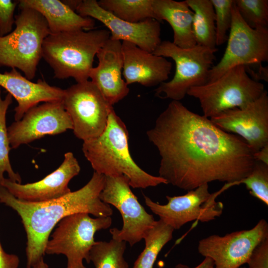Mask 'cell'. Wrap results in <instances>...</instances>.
<instances>
[{
	"label": "cell",
	"instance_id": "obj_6",
	"mask_svg": "<svg viewBox=\"0 0 268 268\" xmlns=\"http://www.w3.org/2000/svg\"><path fill=\"white\" fill-rule=\"evenodd\" d=\"M217 50V48L213 49L199 45L184 49L172 42L161 41L152 53L172 59L176 68L173 78L161 83L155 89V96L180 101L190 89L207 83Z\"/></svg>",
	"mask_w": 268,
	"mask_h": 268
},
{
	"label": "cell",
	"instance_id": "obj_25",
	"mask_svg": "<svg viewBox=\"0 0 268 268\" xmlns=\"http://www.w3.org/2000/svg\"><path fill=\"white\" fill-rule=\"evenodd\" d=\"M97 2L105 10L128 22L155 19L153 0H100Z\"/></svg>",
	"mask_w": 268,
	"mask_h": 268
},
{
	"label": "cell",
	"instance_id": "obj_24",
	"mask_svg": "<svg viewBox=\"0 0 268 268\" xmlns=\"http://www.w3.org/2000/svg\"><path fill=\"white\" fill-rule=\"evenodd\" d=\"M174 231L173 228L160 219L156 220L144 236L145 247L133 268H153L159 253L173 238Z\"/></svg>",
	"mask_w": 268,
	"mask_h": 268
},
{
	"label": "cell",
	"instance_id": "obj_16",
	"mask_svg": "<svg viewBox=\"0 0 268 268\" xmlns=\"http://www.w3.org/2000/svg\"><path fill=\"white\" fill-rule=\"evenodd\" d=\"M76 12L103 23L109 31L112 40L130 42L152 53L161 42L160 22L155 19L149 18L138 23L128 22L102 8L96 0H81Z\"/></svg>",
	"mask_w": 268,
	"mask_h": 268
},
{
	"label": "cell",
	"instance_id": "obj_22",
	"mask_svg": "<svg viewBox=\"0 0 268 268\" xmlns=\"http://www.w3.org/2000/svg\"><path fill=\"white\" fill-rule=\"evenodd\" d=\"M155 19L165 20L173 31V43L184 49L196 46L192 29L193 12L185 1L153 0Z\"/></svg>",
	"mask_w": 268,
	"mask_h": 268
},
{
	"label": "cell",
	"instance_id": "obj_23",
	"mask_svg": "<svg viewBox=\"0 0 268 268\" xmlns=\"http://www.w3.org/2000/svg\"><path fill=\"white\" fill-rule=\"evenodd\" d=\"M193 12L192 29L197 45L216 49L215 13L211 0H186Z\"/></svg>",
	"mask_w": 268,
	"mask_h": 268
},
{
	"label": "cell",
	"instance_id": "obj_38",
	"mask_svg": "<svg viewBox=\"0 0 268 268\" xmlns=\"http://www.w3.org/2000/svg\"><path fill=\"white\" fill-rule=\"evenodd\" d=\"M157 268H164V265L163 263L162 262L158 264Z\"/></svg>",
	"mask_w": 268,
	"mask_h": 268
},
{
	"label": "cell",
	"instance_id": "obj_40",
	"mask_svg": "<svg viewBox=\"0 0 268 268\" xmlns=\"http://www.w3.org/2000/svg\"></svg>",
	"mask_w": 268,
	"mask_h": 268
},
{
	"label": "cell",
	"instance_id": "obj_9",
	"mask_svg": "<svg viewBox=\"0 0 268 268\" xmlns=\"http://www.w3.org/2000/svg\"><path fill=\"white\" fill-rule=\"evenodd\" d=\"M233 186V183H225L219 191L210 193L208 184H204L184 195L167 196L168 202L165 204L154 202L144 195L143 197L145 204L151 211L175 230L194 220L208 222L219 217L224 206L222 202L216 201V198Z\"/></svg>",
	"mask_w": 268,
	"mask_h": 268
},
{
	"label": "cell",
	"instance_id": "obj_34",
	"mask_svg": "<svg viewBox=\"0 0 268 268\" xmlns=\"http://www.w3.org/2000/svg\"><path fill=\"white\" fill-rule=\"evenodd\" d=\"M255 160L268 165V144L253 154Z\"/></svg>",
	"mask_w": 268,
	"mask_h": 268
},
{
	"label": "cell",
	"instance_id": "obj_12",
	"mask_svg": "<svg viewBox=\"0 0 268 268\" xmlns=\"http://www.w3.org/2000/svg\"><path fill=\"white\" fill-rule=\"evenodd\" d=\"M225 52L210 70L207 82L235 66L260 65L268 61V29L250 27L241 17L235 2Z\"/></svg>",
	"mask_w": 268,
	"mask_h": 268
},
{
	"label": "cell",
	"instance_id": "obj_26",
	"mask_svg": "<svg viewBox=\"0 0 268 268\" xmlns=\"http://www.w3.org/2000/svg\"><path fill=\"white\" fill-rule=\"evenodd\" d=\"M126 242L112 239L96 241L89 253V260L95 268H129L124 258Z\"/></svg>",
	"mask_w": 268,
	"mask_h": 268
},
{
	"label": "cell",
	"instance_id": "obj_3",
	"mask_svg": "<svg viewBox=\"0 0 268 268\" xmlns=\"http://www.w3.org/2000/svg\"><path fill=\"white\" fill-rule=\"evenodd\" d=\"M128 141L127 127L113 107L103 132L97 137L83 141L82 150L94 172L105 176L124 175L133 188L167 184L162 178L146 172L136 164L131 155Z\"/></svg>",
	"mask_w": 268,
	"mask_h": 268
},
{
	"label": "cell",
	"instance_id": "obj_8",
	"mask_svg": "<svg viewBox=\"0 0 268 268\" xmlns=\"http://www.w3.org/2000/svg\"><path fill=\"white\" fill-rule=\"evenodd\" d=\"M112 223L111 216L92 218L86 213L67 216L58 223L49 239L45 254L65 255L67 268H86L83 261L90 263L89 253L96 242L95 233L109 228Z\"/></svg>",
	"mask_w": 268,
	"mask_h": 268
},
{
	"label": "cell",
	"instance_id": "obj_29",
	"mask_svg": "<svg viewBox=\"0 0 268 268\" xmlns=\"http://www.w3.org/2000/svg\"><path fill=\"white\" fill-rule=\"evenodd\" d=\"M243 184L254 197L268 205V165L255 161L250 174L238 182Z\"/></svg>",
	"mask_w": 268,
	"mask_h": 268
},
{
	"label": "cell",
	"instance_id": "obj_37",
	"mask_svg": "<svg viewBox=\"0 0 268 268\" xmlns=\"http://www.w3.org/2000/svg\"><path fill=\"white\" fill-rule=\"evenodd\" d=\"M32 268H49V267L44 262L43 258H42L33 266Z\"/></svg>",
	"mask_w": 268,
	"mask_h": 268
},
{
	"label": "cell",
	"instance_id": "obj_21",
	"mask_svg": "<svg viewBox=\"0 0 268 268\" xmlns=\"http://www.w3.org/2000/svg\"><path fill=\"white\" fill-rule=\"evenodd\" d=\"M18 7L33 9L45 18L50 34L91 29L93 19L83 17L59 0H20Z\"/></svg>",
	"mask_w": 268,
	"mask_h": 268
},
{
	"label": "cell",
	"instance_id": "obj_33",
	"mask_svg": "<svg viewBox=\"0 0 268 268\" xmlns=\"http://www.w3.org/2000/svg\"><path fill=\"white\" fill-rule=\"evenodd\" d=\"M19 264L18 257L5 252L0 244V268H18Z\"/></svg>",
	"mask_w": 268,
	"mask_h": 268
},
{
	"label": "cell",
	"instance_id": "obj_39",
	"mask_svg": "<svg viewBox=\"0 0 268 268\" xmlns=\"http://www.w3.org/2000/svg\"><path fill=\"white\" fill-rule=\"evenodd\" d=\"M240 268H246L245 267H240Z\"/></svg>",
	"mask_w": 268,
	"mask_h": 268
},
{
	"label": "cell",
	"instance_id": "obj_30",
	"mask_svg": "<svg viewBox=\"0 0 268 268\" xmlns=\"http://www.w3.org/2000/svg\"><path fill=\"white\" fill-rule=\"evenodd\" d=\"M215 13L216 45L220 46L227 40L232 22L234 0H211Z\"/></svg>",
	"mask_w": 268,
	"mask_h": 268
},
{
	"label": "cell",
	"instance_id": "obj_7",
	"mask_svg": "<svg viewBox=\"0 0 268 268\" xmlns=\"http://www.w3.org/2000/svg\"><path fill=\"white\" fill-rule=\"evenodd\" d=\"M265 90L264 84L251 77L245 66L239 65L212 81L191 88L187 95L199 100L203 115L210 119L228 109L244 108Z\"/></svg>",
	"mask_w": 268,
	"mask_h": 268
},
{
	"label": "cell",
	"instance_id": "obj_35",
	"mask_svg": "<svg viewBox=\"0 0 268 268\" xmlns=\"http://www.w3.org/2000/svg\"><path fill=\"white\" fill-rule=\"evenodd\" d=\"M175 268H191L188 266L183 264H178L176 265ZM193 268H214V263L213 261L209 258H205L204 259L198 266Z\"/></svg>",
	"mask_w": 268,
	"mask_h": 268
},
{
	"label": "cell",
	"instance_id": "obj_14",
	"mask_svg": "<svg viewBox=\"0 0 268 268\" xmlns=\"http://www.w3.org/2000/svg\"><path fill=\"white\" fill-rule=\"evenodd\" d=\"M72 130V124L62 101L47 102L27 111L18 121L7 127L11 148L28 144L46 135Z\"/></svg>",
	"mask_w": 268,
	"mask_h": 268
},
{
	"label": "cell",
	"instance_id": "obj_31",
	"mask_svg": "<svg viewBox=\"0 0 268 268\" xmlns=\"http://www.w3.org/2000/svg\"><path fill=\"white\" fill-rule=\"evenodd\" d=\"M18 4L17 0H0V37L12 31L15 23L14 11Z\"/></svg>",
	"mask_w": 268,
	"mask_h": 268
},
{
	"label": "cell",
	"instance_id": "obj_18",
	"mask_svg": "<svg viewBox=\"0 0 268 268\" xmlns=\"http://www.w3.org/2000/svg\"><path fill=\"white\" fill-rule=\"evenodd\" d=\"M98 65L93 67L89 78L112 106L126 97L130 88L123 75L122 42L109 39L96 56Z\"/></svg>",
	"mask_w": 268,
	"mask_h": 268
},
{
	"label": "cell",
	"instance_id": "obj_11",
	"mask_svg": "<svg viewBox=\"0 0 268 268\" xmlns=\"http://www.w3.org/2000/svg\"><path fill=\"white\" fill-rule=\"evenodd\" d=\"M62 100L75 136L83 141L99 136L105 129L113 106L90 80L64 89Z\"/></svg>",
	"mask_w": 268,
	"mask_h": 268
},
{
	"label": "cell",
	"instance_id": "obj_4",
	"mask_svg": "<svg viewBox=\"0 0 268 268\" xmlns=\"http://www.w3.org/2000/svg\"><path fill=\"white\" fill-rule=\"evenodd\" d=\"M110 36L106 29L50 34L44 40L42 58L53 69L55 78L84 82L89 78L95 56Z\"/></svg>",
	"mask_w": 268,
	"mask_h": 268
},
{
	"label": "cell",
	"instance_id": "obj_10",
	"mask_svg": "<svg viewBox=\"0 0 268 268\" xmlns=\"http://www.w3.org/2000/svg\"><path fill=\"white\" fill-rule=\"evenodd\" d=\"M99 198L104 202L115 207L123 219L121 229L113 228L109 232L112 239L128 242L133 246L143 239L156 220L138 201L126 176H105Z\"/></svg>",
	"mask_w": 268,
	"mask_h": 268
},
{
	"label": "cell",
	"instance_id": "obj_13",
	"mask_svg": "<svg viewBox=\"0 0 268 268\" xmlns=\"http://www.w3.org/2000/svg\"><path fill=\"white\" fill-rule=\"evenodd\" d=\"M268 238V223L261 219L249 229L203 238L199 241L198 251L213 261L214 268H240L247 264L255 248Z\"/></svg>",
	"mask_w": 268,
	"mask_h": 268
},
{
	"label": "cell",
	"instance_id": "obj_2",
	"mask_svg": "<svg viewBox=\"0 0 268 268\" xmlns=\"http://www.w3.org/2000/svg\"><path fill=\"white\" fill-rule=\"evenodd\" d=\"M105 176L94 172L81 188L60 198L40 202L19 200L0 185V202L14 210L21 218L27 237V268H32L45 255L50 235L56 225L67 216L79 213L96 217L111 216L113 209L99 198Z\"/></svg>",
	"mask_w": 268,
	"mask_h": 268
},
{
	"label": "cell",
	"instance_id": "obj_20",
	"mask_svg": "<svg viewBox=\"0 0 268 268\" xmlns=\"http://www.w3.org/2000/svg\"><path fill=\"white\" fill-rule=\"evenodd\" d=\"M0 87L17 101V105L14 108L15 121L20 120L27 111L40 102L62 101L65 91L42 79L32 82L15 68L0 72Z\"/></svg>",
	"mask_w": 268,
	"mask_h": 268
},
{
	"label": "cell",
	"instance_id": "obj_1",
	"mask_svg": "<svg viewBox=\"0 0 268 268\" xmlns=\"http://www.w3.org/2000/svg\"><path fill=\"white\" fill-rule=\"evenodd\" d=\"M146 135L160 156L159 176L185 191L213 181L237 184L256 161L243 139L180 101L172 100Z\"/></svg>",
	"mask_w": 268,
	"mask_h": 268
},
{
	"label": "cell",
	"instance_id": "obj_5",
	"mask_svg": "<svg viewBox=\"0 0 268 268\" xmlns=\"http://www.w3.org/2000/svg\"><path fill=\"white\" fill-rule=\"evenodd\" d=\"M18 7L14 29L0 37V67L20 69L25 77L32 80L42 58L44 40L50 33L40 13L30 8Z\"/></svg>",
	"mask_w": 268,
	"mask_h": 268
},
{
	"label": "cell",
	"instance_id": "obj_32",
	"mask_svg": "<svg viewBox=\"0 0 268 268\" xmlns=\"http://www.w3.org/2000/svg\"><path fill=\"white\" fill-rule=\"evenodd\" d=\"M247 264L248 268H268V238L255 248Z\"/></svg>",
	"mask_w": 268,
	"mask_h": 268
},
{
	"label": "cell",
	"instance_id": "obj_15",
	"mask_svg": "<svg viewBox=\"0 0 268 268\" xmlns=\"http://www.w3.org/2000/svg\"><path fill=\"white\" fill-rule=\"evenodd\" d=\"M210 120L221 130L243 139L253 153L268 144V95L261 96L243 108L224 111Z\"/></svg>",
	"mask_w": 268,
	"mask_h": 268
},
{
	"label": "cell",
	"instance_id": "obj_17",
	"mask_svg": "<svg viewBox=\"0 0 268 268\" xmlns=\"http://www.w3.org/2000/svg\"><path fill=\"white\" fill-rule=\"evenodd\" d=\"M80 171L77 160L71 152H67L64 154L61 165L40 181L22 184L5 178L0 185L19 200L31 202L47 201L71 192L68 183Z\"/></svg>",
	"mask_w": 268,
	"mask_h": 268
},
{
	"label": "cell",
	"instance_id": "obj_19",
	"mask_svg": "<svg viewBox=\"0 0 268 268\" xmlns=\"http://www.w3.org/2000/svg\"><path fill=\"white\" fill-rule=\"evenodd\" d=\"M123 76L128 85L137 83L145 87L159 85L171 73L172 64L165 58L122 42Z\"/></svg>",
	"mask_w": 268,
	"mask_h": 268
},
{
	"label": "cell",
	"instance_id": "obj_27",
	"mask_svg": "<svg viewBox=\"0 0 268 268\" xmlns=\"http://www.w3.org/2000/svg\"><path fill=\"white\" fill-rule=\"evenodd\" d=\"M12 102V96L7 93L4 99L1 98L0 87V185L7 173L8 179L14 182L21 183L19 174L14 171L9 157L10 146L6 127V116L8 107Z\"/></svg>",
	"mask_w": 268,
	"mask_h": 268
},
{
	"label": "cell",
	"instance_id": "obj_28",
	"mask_svg": "<svg viewBox=\"0 0 268 268\" xmlns=\"http://www.w3.org/2000/svg\"><path fill=\"white\" fill-rule=\"evenodd\" d=\"M235 6L244 22L254 29H268V0H236Z\"/></svg>",
	"mask_w": 268,
	"mask_h": 268
},
{
	"label": "cell",
	"instance_id": "obj_36",
	"mask_svg": "<svg viewBox=\"0 0 268 268\" xmlns=\"http://www.w3.org/2000/svg\"><path fill=\"white\" fill-rule=\"evenodd\" d=\"M69 8L76 12V8L79 5L81 0H62Z\"/></svg>",
	"mask_w": 268,
	"mask_h": 268
}]
</instances>
